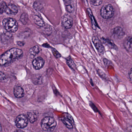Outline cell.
<instances>
[{"mask_svg": "<svg viewBox=\"0 0 132 132\" xmlns=\"http://www.w3.org/2000/svg\"><path fill=\"white\" fill-rule=\"evenodd\" d=\"M22 51L16 48H12L0 56V66L5 65L12 60L18 59L22 55Z\"/></svg>", "mask_w": 132, "mask_h": 132, "instance_id": "obj_1", "label": "cell"}, {"mask_svg": "<svg viewBox=\"0 0 132 132\" xmlns=\"http://www.w3.org/2000/svg\"><path fill=\"white\" fill-rule=\"evenodd\" d=\"M57 125L56 122L53 118L46 117L44 118L41 122L42 128L44 131L52 132L55 129Z\"/></svg>", "mask_w": 132, "mask_h": 132, "instance_id": "obj_2", "label": "cell"}, {"mask_svg": "<svg viewBox=\"0 0 132 132\" xmlns=\"http://www.w3.org/2000/svg\"><path fill=\"white\" fill-rule=\"evenodd\" d=\"M3 25L5 30L8 32H15L18 28V22L14 19L5 18L3 20Z\"/></svg>", "mask_w": 132, "mask_h": 132, "instance_id": "obj_3", "label": "cell"}, {"mask_svg": "<svg viewBox=\"0 0 132 132\" xmlns=\"http://www.w3.org/2000/svg\"><path fill=\"white\" fill-rule=\"evenodd\" d=\"M114 10L113 6L110 4L103 5L100 10L101 15L103 18L109 19L113 17Z\"/></svg>", "mask_w": 132, "mask_h": 132, "instance_id": "obj_4", "label": "cell"}, {"mask_svg": "<svg viewBox=\"0 0 132 132\" xmlns=\"http://www.w3.org/2000/svg\"><path fill=\"white\" fill-rule=\"evenodd\" d=\"M28 118L25 115H19L15 119V125L19 128H23L28 125Z\"/></svg>", "mask_w": 132, "mask_h": 132, "instance_id": "obj_5", "label": "cell"}, {"mask_svg": "<svg viewBox=\"0 0 132 132\" xmlns=\"http://www.w3.org/2000/svg\"><path fill=\"white\" fill-rule=\"evenodd\" d=\"M92 41L96 49L100 54H103L104 53L105 49L101 41L96 36H93Z\"/></svg>", "mask_w": 132, "mask_h": 132, "instance_id": "obj_6", "label": "cell"}, {"mask_svg": "<svg viewBox=\"0 0 132 132\" xmlns=\"http://www.w3.org/2000/svg\"><path fill=\"white\" fill-rule=\"evenodd\" d=\"M112 35L115 39H121L125 36V32L121 27L118 26L111 32Z\"/></svg>", "mask_w": 132, "mask_h": 132, "instance_id": "obj_7", "label": "cell"}, {"mask_svg": "<svg viewBox=\"0 0 132 132\" xmlns=\"http://www.w3.org/2000/svg\"><path fill=\"white\" fill-rule=\"evenodd\" d=\"M5 12L9 15H15L18 12V7L14 4H11L7 5Z\"/></svg>", "mask_w": 132, "mask_h": 132, "instance_id": "obj_8", "label": "cell"}, {"mask_svg": "<svg viewBox=\"0 0 132 132\" xmlns=\"http://www.w3.org/2000/svg\"><path fill=\"white\" fill-rule=\"evenodd\" d=\"M45 62L44 60L40 57L35 58L33 61V65L36 70H39L43 67Z\"/></svg>", "mask_w": 132, "mask_h": 132, "instance_id": "obj_9", "label": "cell"}, {"mask_svg": "<svg viewBox=\"0 0 132 132\" xmlns=\"http://www.w3.org/2000/svg\"><path fill=\"white\" fill-rule=\"evenodd\" d=\"M73 22L70 18L66 16L63 18L62 21V25L66 29L71 28L73 26Z\"/></svg>", "mask_w": 132, "mask_h": 132, "instance_id": "obj_10", "label": "cell"}, {"mask_svg": "<svg viewBox=\"0 0 132 132\" xmlns=\"http://www.w3.org/2000/svg\"><path fill=\"white\" fill-rule=\"evenodd\" d=\"M14 95L17 98L22 97L25 95L23 88L20 86H17L14 88Z\"/></svg>", "mask_w": 132, "mask_h": 132, "instance_id": "obj_11", "label": "cell"}, {"mask_svg": "<svg viewBox=\"0 0 132 132\" xmlns=\"http://www.w3.org/2000/svg\"><path fill=\"white\" fill-rule=\"evenodd\" d=\"M132 38L131 36H129L125 40L124 43V47L128 52L132 51Z\"/></svg>", "mask_w": 132, "mask_h": 132, "instance_id": "obj_12", "label": "cell"}, {"mask_svg": "<svg viewBox=\"0 0 132 132\" xmlns=\"http://www.w3.org/2000/svg\"><path fill=\"white\" fill-rule=\"evenodd\" d=\"M103 42L107 45L108 47H110L111 48L113 49L114 50H118V48L117 46L115 44L114 42L111 39H108L103 38L102 39Z\"/></svg>", "mask_w": 132, "mask_h": 132, "instance_id": "obj_13", "label": "cell"}, {"mask_svg": "<svg viewBox=\"0 0 132 132\" xmlns=\"http://www.w3.org/2000/svg\"><path fill=\"white\" fill-rule=\"evenodd\" d=\"M12 37V35L11 34V32L7 31V32L3 33L2 35L1 40L3 42L6 43L10 40Z\"/></svg>", "mask_w": 132, "mask_h": 132, "instance_id": "obj_14", "label": "cell"}, {"mask_svg": "<svg viewBox=\"0 0 132 132\" xmlns=\"http://www.w3.org/2000/svg\"><path fill=\"white\" fill-rule=\"evenodd\" d=\"M28 120H29V121L31 123H33L36 121L37 119V116L35 113L33 112H28Z\"/></svg>", "mask_w": 132, "mask_h": 132, "instance_id": "obj_15", "label": "cell"}, {"mask_svg": "<svg viewBox=\"0 0 132 132\" xmlns=\"http://www.w3.org/2000/svg\"><path fill=\"white\" fill-rule=\"evenodd\" d=\"M34 22L37 25L41 27H43L45 25L44 21L38 15H35L34 18Z\"/></svg>", "mask_w": 132, "mask_h": 132, "instance_id": "obj_16", "label": "cell"}, {"mask_svg": "<svg viewBox=\"0 0 132 132\" xmlns=\"http://www.w3.org/2000/svg\"><path fill=\"white\" fill-rule=\"evenodd\" d=\"M62 121H63V123H64V125L67 127L69 129H71L73 128V126L72 125V123H71V122L67 119V118H64L63 119H62Z\"/></svg>", "mask_w": 132, "mask_h": 132, "instance_id": "obj_17", "label": "cell"}, {"mask_svg": "<svg viewBox=\"0 0 132 132\" xmlns=\"http://www.w3.org/2000/svg\"><path fill=\"white\" fill-rule=\"evenodd\" d=\"M40 52L39 47L38 46H35L30 49L29 53L32 55L35 56Z\"/></svg>", "mask_w": 132, "mask_h": 132, "instance_id": "obj_18", "label": "cell"}, {"mask_svg": "<svg viewBox=\"0 0 132 132\" xmlns=\"http://www.w3.org/2000/svg\"><path fill=\"white\" fill-rule=\"evenodd\" d=\"M20 20L24 24H26L28 23V15L26 13H23L21 15Z\"/></svg>", "mask_w": 132, "mask_h": 132, "instance_id": "obj_19", "label": "cell"}, {"mask_svg": "<svg viewBox=\"0 0 132 132\" xmlns=\"http://www.w3.org/2000/svg\"><path fill=\"white\" fill-rule=\"evenodd\" d=\"M66 63L67 65L69 66L70 68H71V69H73V70H76V65H75L74 62L72 59H69L67 60Z\"/></svg>", "mask_w": 132, "mask_h": 132, "instance_id": "obj_20", "label": "cell"}, {"mask_svg": "<svg viewBox=\"0 0 132 132\" xmlns=\"http://www.w3.org/2000/svg\"><path fill=\"white\" fill-rule=\"evenodd\" d=\"M7 6L6 3L4 2H2L0 3V14H2L5 11Z\"/></svg>", "mask_w": 132, "mask_h": 132, "instance_id": "obj_21", "label": "cell"}, {"mask_svg": "<svg viewBox=\"0 0 132 132\" xmlns=\"http://www.w3.org/2000/svg\"><path fill=\"white\" fill-rule=\"evenodd\" d=\"M103 0H90V2L94 6H99L101 4Z\"/></svg>", "mask_w": 132, "mask_h": 132, "instance_id": "obj_22", "label": "cell"}, {"mask_svg": "<svg viewBox=\"0 0 132 132\" xmlns=\"http://www.w3.org/2000/svg\"><path fill=\"white\" fill-rule=\"evenodd\" d=\"M51 50H52V52L53 54V55L55 56L56 58H59L61 57V55L59 52L56 50L55 49L53 48H51Z\"/></svg>", "mask_w": 132, "mask_h": 132, "instance_id": "obj_23", "label": "cell"}, {"mask_svg": "<svg viewBox=\"0 0 132 132\" xmlns=\"http://www.w3.org/2000/svg\"><path fill=\"white\" fill-rule=\"evenodd\" d=\"M7 79V77L5 74L2 71H0V81H5Z\"/></svg>", "mask_w": 132, "mask_h": 132, "instance_id": "obj_24", "label": "cell"}, {"mask_svg": "<svg viewBox=\"0 0 132 132\" xmlns=\"http://www.w3.org/2000/svg\"><path fill=\"white\" fill-rule=\"evenodd\" d=\"M67 11L69 12H72L74 10V7L71 4L68 5L66 6Z\"/></svg>", "mask_w": 132, "mask_h": 132, "instance_id": "obj_25", "label": "cell"}, {"mask_svg": "<svg viewBox=\"0 0 132 132\" xmlns=\"http://www.w3.org/2000/svg\"><path fill=\"white\" fill-rule=\"evenodd\" d=\"M66 118L69 119L71 123H74V119H73V117L71 116L69 114H66Z\"/></svg>", "mask_w": 132, "mask_h": 132, "instance_id": "obj_26", "label": "cell"}, {"mask_svg": "<svg viewBox=\"0 0 132 132\" xmlns=\"http://www.w3.org/2000/svg\"><path fill=\"white\" fill-rule=\"evenodd\" d=\"M132 69L131 68L130 70H129V72L128 73V78L129 79V81L131 83L132 82Z\"/></svg>", "mask_w": 132, "mask_h": 132, "instance_id": "obj_27", "label": "cell"}, {"mask_svg": "<svg viewBox=\"0 0 132 132\" xmlns=\"http://www.w3.org/2000/svg\"><path fill=\"white\" fill-rule=\"evenodd\" d=\"M24 43H23L22 42H18V45L19 46H22L24 45Z\"/></svg>", "mask_w": 132, "mask_h": 132, "instance_id": "obj_28", "label": "cell"}, {"mask_svg": "<svg viewBox=\"0 0 132 132\" xmlns=\"http://www.w3.org/2000/svg\"><path fill=\"white\" fill-rule=\"evenodd\" d=\"M14 132H24L23 131H21V130H16V131H15Z\"/></svg>", "mask_w": 132, "mask_h": 132, "instance_id": "obj_29", "label": "cell"}, {"mask_svg": "<svg viewBox=\"0 0 132 132\" xmlns=\"http://www.w3.org/2000/svg\"><path fill=\"white\" fill-rule=\"evenodd\" d=\"M2 130V128L1 125L0 124V132H1Z\"/></svg>", "mask_w": 132, "mask_h": 132, "instance_id": "obj_30", "label": "cell"}, {"mask_svg": "<svg viewBox=\"0 0 132 132\" xmlns=\"http://www.w3.org/2000/svg\"><path fill=\"white\" fill-rule=\"evenodd\" d=\"M63 1L66 2H69L71 0H63Z\"/></svg>", "mask_w": 132, "mask_h": 132, "instance_id": "obj_31", "label": "cell"}]
</instances>
